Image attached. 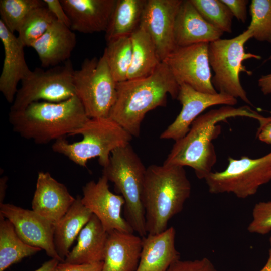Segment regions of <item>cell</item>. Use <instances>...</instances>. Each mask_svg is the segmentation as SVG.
Listing matches in <instances>:
<instances>
[{
	"mask_svg": "<svg viewBox=\"0 0 271 271\" xmlns=\"http://www.w3.org/2000/svg\"><path fill=\"white\" fill-rule=\"evenodd\" d=\"M236 117L253 118L260 124L266 118L248 106L236 108L223 105L201 114L193 121L188 132L175 141L163 165L189 166L194 169L198 179H204L212 172L217 161L212 141L221 132V127L217 124Z\"/></svg>",
	"mask_w": 271,
	"mask_h": 271,
	"instance_id": "6da1fadb",
	"label": "cell"
},
{
	"mask_svg": "<svg viewBox=\"0 0 271 271\" xmlns=\"http://www.w3.org/2000/svg\"><path fill=\"white\" fill-rule=\"evenodd\" d=\"M116 88V99L109 117L132 137H138L147 113L165 106L168 94L177 99L179 85L163 61L149 76L117 83Z\"/></svg>",
	"mask_w": 271,
	"mask_h": 271,
	"instance_id": "7a4b0ae2",
	"label": "cell"
},
{
	"mask_svg": "<svg viewBox=\"0 0 271 271\" xmlns=\"http://www.w3.org/2000/svg\"><path fill=\"white\" fill-rule=\"evenodd\" d=\"M10 123L21 137L46 144L72 134L89 119L76 95L59 102L37 101L10 111Z\"/></svg>",
	"mask_w": 271,
	"mask_h": 271,
	"instance_id": "3957f363",
	"label": "cell"
},
{
	"mask_svg": "<svg viewBox=\"0 0 271 271\" xmlns=\"http://www.w3.org/2000/svg\"><path fill=\"white\" fill-rule=\"evenodd\" d=\"M191 191L184 167L163 164L147 167L142 195L147 234L167 229L170 220L183 210Z\"/></svg>",
	"mask_w": 271,
	"mask_h": 271,
	"instance_id": "277c9868",
	"label": "cell"
},
{
	"mask_svg": "<svg viewBox=\"0 0 271 271\" xmlns=\"http://www.w3.org/2000/svg\"><path fill=\"white\" fill-rule=\"evenodd\" d=\"M147 168L130 144L113 150L102 175L112 182L125 201L124 218L141 237L147 235L142 202Z\"/></svg>",
	"mask_w": 271,
	"mask_h": 271,
	"instance_id": "5b68a950",
	"label": "cell"
},
{
	"mask_svg": "<svg viewBox=\"0 0 271 271\" xmlns=\"http://www.w3.org/2000/svg\"><path fill=\"white\" fill-rule=\"evenodd\" d=\"M81 135V141L69 143L59 139L52 146L54 152L63 155L76 164L87 167L88 161L98 158L104 168L109 163L112 152L130 144L132 137L109 117L89 118L72 136Z\"/></svg>",
	"mask_w": 271,
	"mask_h": 271,
	"instance_id": "8992f818",
	"label": "cell"
},
{
	"mask_svg": "<svg viewBox=\"0 0 271 271\" xmlns=\"http://www.w3.org/2000/svg\"><path fill=\"white\" fill-rule=\"evenodd\" d=\"M253 38L251 29L247 28L237 36L230 39L220 38L209 43L208 56L214 75L212 83L218 93L240 98L250 105L252 104L247 97L240 80V74L245 72L251 75L242 64L246 60H260V55L246 52L245 45Z\"/></svg>",
	"mask_w": 271,
	"mask_h": 271,
	"instance_id": "52a82bcc",
	"label": "cell"
},
{
	"mask_svg": "<svg viewBox=\"0 0 271 271\" xmlns=\"http://www.w3.org/2000/svg\"><path fill=\"white\" fill-rule=\"evenodd\" d=\"M75 95L89 118L109 117L117 96V82L104 52L99 58H86L74 71Z\"/></svg>",
	"mask_w": 271,
	"mask_h": 271,
	"instance_id": "ba28073f",
	"label": "cell"
},
{
	"mask_svg": "<svg viewBox=\"0 0 271 271\" xmlns=\"http://www.w3.org/2000/svg\"><path fill=\"white\" fill-rule=\"evenodd\" d=\"M228 161L224 171H212L204 179L210 193H232L245 199L271 181V152L259 158L229 157Z\"/></svg>",
	"mask_w": 271,
	"mask_h": 271,
	"instance_id": "9c48e42d",
	"label": "cell"
},
{
	"mask_svg": "<svg viewBox=\"0 0 271 271\" xmlns=\"http://www.w3.org/2000/svg\"><path fill=\"white\" fill-rule=\"evenodd\" d=\"M74 71L70 59L47 70L36 68L21 82L10 111L23 109L41 100L59 102L75 96Z\"/></svg>",
	"mask_w": 271,
	"mask_h": 271,
	"instance_id": "30bf717a",
	"label": "cell"
},
{
	"mask_svg": "<svg viewBox=\"0 0 271 271\" xmlns=\"http://www.w3.org/2000/svg\"><path fill=\"white\" fill-rule=\"evenodd\" d=\"M209 43L177 47L163 61L179 85L186 84L208 94L218 93L212 83Z\"/></svg>",
	"mask_w": 271,
	"mask_h": 271,
	"instance_id": "8fae6325",
	"label": "cell"
},
{
	"mask_svg": "<svg viewBox=\"0 0 271 271\" xmlns=\"http://www.w3.org/2000/svg\"><path fill=\"white\" fill-rule=\"evenodd\" d=\"M0 214L13 224L16 233L24 242L43 249L51 258L62 262L54 243V223L33 210L11 204H1Z\"/></svg>",
	"mask_w": 271,
	"mask_h": 271,
	"instance_id": "7c38bea8",
	"label": "cell"
},
{
	"mask_svg": "<svg viewBox=\"0 0 271 271\" xmlns=\"http://www.w3.org/2000/svg\"><path fill=\"white\" fill-rule=\"evenodd\" d=\"M108 181L102 175L97 182H87L82 188L81 201L98 218L106 232L115 230L133 233V229L121 215L124 199L110 191Z\"/></svg>",
	"mask_w": 271,
	"mask_h": 271,
	"instance_id": "4fadbf2b",
	"label": "cell"
},
{
	"mask_svg": "<svg viewBox=\"0 0 271 271\" xmlns=\"http://www.w3.org/2000/svg\"><path fill=\"white\" fill-rule=\"evenodd\" d=\"M177 99L182 105L181 110L161 134V139L177 141L188 132L193 121L207 108L218 105L233 106L237 103V99L230 96L203 93L186 84L179 85Z\"/></svg>",
	"mask_w": 271,
	"mask_h": 271,
	"instance_id": "5bb4252c",
	"label": "cell"
},
{
	"mask_svg": "<svg viewBox=\"0 0 271 271\" xmlns=\"http://www.w3.org/2000/svg\"><path fill=\"white\" fill-rule=\"evenodd\" d=\"M182 0H147L140 23L153 41L161 62L177 47L175 19Z\"/></svg>",
	"mask_w": 271,
	"mask_h": 271,
	"instance_id": "9a60e30c",
	"label": "cell"
},
{
	"mask_svg": "<svg viewBox=\"0 0 271 271\" xmlns=\"http://www.w3.org/2000/svg\"><path fill=\"white\" fill-rule=\"evenodd\" d=\"M0 39L4 49V59L0 76V91L9 103H13L18 83L31 71L26 61L24 48L18 37L0 20Z\"/></svg>",
	"mask_w": 271,
	"mask_h": 271,
	"instance_id": "2e32d148",
	"label": "cell"
},
{
	"mask_svg": "<svg viewBox=\"0 0 271 271\" xmlns=\"http://www.w3.org/2000/svg\"><path fill=\"white\" fill-rule=\"evenodd\" d=\"M70 28L84 34L105 32L117 0H60Z\"/></svg>",
	"mask_w": 271,
	"mask_h": 271,
	"instance_id": "e0dca14e",
	"label": "cell"
},
{
	"mask_svg": "<svg viewBox=\"0 0 271 271\" xmlns=\"http://www.w3.org/2000/svg\"><path fill=\"white\" fill-rule=\"evenodd\" d=\"M75 199L66 187L49 173H38L32 201V210L36 213L56 224L66 213Z\"/></svg>",
	"mask_w": 271,
	"mask_h": 271,
	"instance_id": "ac0fdd59",
	"label": "cell"
},
{
	"mask_svg": "<svg viewBox=\"0 0 271 271\" xmlns=\"http://www.w3.org/2000/svg\"><path fill=\"white\" fill-rule=\"evenodd\" d=\"M224 33L208 23L190 0H182L176 15L174 39L177 47L216 41Z\"/></svg>",
	"mask_w": 271,
	"mask_h": 271,
	"instance_id": "d6986e66",
	"label": "cell"
},
{
	"mask_svg": "<svg viewBox=\"0 0 271 271\" xmlns=\"http://www.w3.org/2000/svg\"><path fill=\"white\" fill-rule=\"evenodd\" d=\"M76 38L71 28L55 20L30 47L36 52L44 68L52 67L69 60Z\"/></svg>",
	"mask_w": 271,
	"mask_h": 271,
	"instance_id": "ffe728a7",
	"label": "cell"
},
{
	"mask_svg": "<svg viewBox=\"0 0 271 271\" xmlns=\"http://www.w3.org/2000/svg\"><path fill=\"white\" fill-rule=\"evenodd\" d=\"M142 248L140 236L115 230L107 232L103 271H136Z\"/></svg>",
	"mask_w": 271,
	"mask_h": 271,
	"instance_id": "44dd1931",
	"label": "cell"
},
{
	"mask_svg": "<svg viewBox=\"0 0 271 271\" xmlns=\"http://www.w3.org/2000/svg\"><path fill=\"white\" fill-rule=\"evenodd\" d=\"M175 229L171 226L158 234L142 238V248L136 271H167L180 259L175 247Z\"/></svg>",
	"mask_w": 271,
	"mask_h": 271,
	"instance_id": "7402d4cb",
	"label": "cell"
},
{
	"mask_svg": "<svg viewBox=\"0 0 271 271\" xmlns=\"http://www.w3.org/2000/svg\"><path fill=\"white\" fill-rule=\"evenodd\" d=\"M107 237V232L98 218L92 214L80 232L76 246L63 262L82 264L103 261Z\"/></svg>",
	"mask_w": 271,
	"mask_h": 271,
	"instance_id": "603a6c76",
	"label": "cell"
},
{
	"mask_svg": "<svg viewBox=\"0 0 271 271\" xmlns=\"http://www.w3.org/2000/svg\"><path fill=\"white\" fill-rule=\"evenodd\" d=\"M92 214L83 204L81 197L77 196L66 213L55 224L54 243L62 262L69 253L74 241Z\"/></svg>",
	"mask_w": 271,
	"mask_h": 271,
	"instance_id": "cb8c5ba5",
	"label": "cell"
},
{
	"mask_svg": "<svg viewBox=\"0 0 271 271\" xmlns=\"http://www.w3.org/2000/svg\"><path fill=\"white\" fill-rule=\"evenodd\" d=\"M132 57L127 80L140 79L151 75L161 62L150 36L142 26L130 36Z\"/></svg>",
	"mask_w": 271,
	"mask_h": 271,
	"instance_id": "d4e9b609",
	"label": "cell"
},
{
	"mask_svg": "<svg viewBox=\"0 0 271 271\" xmlns=\"http://www.w3.org/2000/svg\"><path fill=\"white\" fill-rule=\"evenodd\" d=\"M147 0H117L107 30L106 42L130 36L140 26Z\"/></svg>",
	"mask_w": 271,
	"mask_h": 271,
	"instance_id": "484cf974",
	"label": "cell"
},
{
	"mask_svg": "<svg viewBox=\"0 0 271 271\" xmlns=\"http://www.w3.org/2000/svg\"><path fill=\"white\" fill-rule=\"evenodd\" d=\"M42 249L24 242L16 232L13 224L0 214V271L32 256Z\"/></svg>",
	"mask_w": 271,
	"mask_h": 271,
	"instance_id": "4316f807",
	"label": "cell"
},
{
	"mask_svg": "<svg viewBox=\"0 0 271 271\" xmlns=\"http://www.w3.org/2000/svg\"><path fill=\"white\" fill-rule=\"evenodd\" d=\"M106 42L104 52L114 79L117 83L127 80L132 57L130 37H120Z\"/></svg>",
	"mask_w": 271,
	"mask_h": 271,
	"instance_id": "83f0119b",
	"label": "cell"
},
{
	"mask_svg": "<svg viewBox=\"0 0 271 271\" xmlns=\"http://www.w3.org/2000/svg\"><path fill=\"white\" fill-rule=\"evenodd\" d=\"M56 20L46 5L37 7L22 22L18 31V37L25 47H31Z\"/></svg>",
	"mask_w": 271,
	"mask_h": 271,
	"instance_id": "f1b7e54d",
	"label": "cell"
},
{
	"mask_svg": "<svg viewBox=\"0 0 271 271\" xmlns=\"http://www.w3.org/2000/svg\"><path fill=\"white\" fill-rule=\"evenodd\" d=\"M202 17L223 33H231L233 16L221 0H190Z\"/></svg>",
	"mask_w": 271,
	"mask_h": 271,
	"instance_id": "f546056e",
	"label": "cell"
},
{
	"mask_svg": "<svg viewBox=\"0 0 271 271\" xmlns=\"http://www.w3.org/2000/svg\"><path fill=\"white\" fill-rule=\"evenodd\" d=\"M45 5L43 0H1V19L12 33L18 31L25 18L34 9Z\"/></svg>",
	"mask_w": 271,
	"mask_h": 271,
	"instance_id": "4dcf8cb0",
	"label": "cell"
},
{
	"mask_svg": "<svg viewBox=\"0 0 271 271\" xmlns=\"http://www.w3.org/2000/svg\"><path fill=\"white\" fill-rule=\"evenodd\" d=\"M249 12L253 38L271 43V0H252Z\"/></svg>",
	"mask_w": 271,
	"mask_h": 271,
	"instance_id": "1f68e13d",
	"label": "cell"
},
{
	"mask_svg": "<svg viewBox=\"0 0 271 271\" xmlns=\"http://www.w3.org/2000/svg\"><path fill=\"white\" fill-rule=\"evenodd\" d=\"M247 230L249 233L261 235L271 231V201L259 202L255 205Z\"/></svg>",
	"mask_w": 271,
	"mask_h": 271,
	"instance_id": "d6a6232c",
	"label": "cell"
},
{
	"mask_svg": "<svg viewBox=\"0 0 271 271\" xmlns=\"http://www.w3.org/2000/svg\"><path fill=\"white\" fill-rule=\"evenodd\" d=\"M167 271H217L207 258L194 260H181L174 262Z\"/></svg>",
	"mask_w": 271,
	"mask_h": 271,
	"instance_id": "836d02e7",
	"label": "cell"
},
{
	"mask_svg": "<svg viewBox=\"0 0 271 271\" xmlns=\"http://www.w3.org/2000/svg\"><path fill=\"white\" fill-rule=\"evenodd\" d=\"M226 5L233 17L245 23L247 19V0H221Z\"/></svg>",
	"mask_w": 271,
	"mask_h": 271,
	"instance_id": "e575fe53",
	"label": "cell"
},
{
	"mask_svg": "<svg viewBox=\"0 0 271 271\" xmlns=\"http://www.w3.org/2000/svg\"><path fill=\"white\" fill-rule=\"evenodd\" d=\"M46 6L56 20L70 28L69 19L60 0H43Z\"/></svg>",
	"mask_w": 271,
	"mask_h": 271,
	"instance_id": "d590c367",
	"label": "cell"
},
{
	"mask_svg": "<svg viewBox=\"0 0 271 271\" xmlns=\"http://www.w3.org/2000/svg\"><path fill=\"white\" fill-rule=\"evenodd\" d=\"M103 261L82 264H72L60 262L57 271H103Z\"/></svg>",
	"mask_w": 271,
	"mask_h": 271,
	"instance_id": "8d00e7d4",
	"label": "cell"
},
{
	"mask_svg": "<svg viewBox=\"0 0 271 271\" xmlns=\"http://www.w3.org/2000/svg\"><path fill=\"white\" fill-rule=\"evenodd\" d=\"M258 139L264 143L271 144V120L259 126L257 132Z\"/></svg>",
	"mask_w": 271,
	"mask_h": 271,
	"instance_id": "74e56055",
	"label": "cell"
},
{
	"mask_svg": "<svg viewBox=\"0 0 271 271\" xmlns=\"http://www.w3.org/2000/svg\"><path fill=\"white\" fill-rule=\"evenodd\" d=\"M258 85L264 95L271 94V73L262 75L258 80Z\"/></svg>",
	"mask_w": 271,
	"mask_h": 271,
	"instance_id": "f35d334b",
	"label": "cell"
},
{
	"mask_svg": "<svg viewBox=\"0 0 271 271\" xmlns=\"http://www.w3.org/2000/svg\"><path fill=\"white\" fill-rule=\"evenodd\" d=\"M60 262L57 259L51 258L35 271H57V267Z\"/></svg>",
	"mask_w": 271,
	"mask_h": 271,
	"instance_id": "ab89813d",
	"label": "cell"
},
{
	"mask_svg": "<svg viewBox=\"0 0 271 271\" xmlns=\"http://www.w3.org/2000/svg\"><path fill=\"white\" fill-rule=\"evenodd\" d=\"M7 180L6 176L3 177L0 179V205L3 204L6 192Z\"/></svg>",
	"mask_w": 271,
	"mask_h": 271,
	"instance_id": "60d3db41",
	"label": "cell"
},
{
	"mask_svg": "<svg viewBox=\"0 0 271 271\" xmlns=\"http://www.w3.org/2000/svg\"><path fill=\"white\" fill-rule=\"evenodd\" d=\"M259 271H271V248L268 251V257L266 263Z\"/></svg>",
	"mask_w": 271,
	"mask_h": 271,
	"instance_id": "b9f144b4",
	"label": "cell"
},
{
	"mask_svg": "<svg viewBox=\"0 0 271 271\" xmlns=\"http://www.w3.org/2000/svg\"><path fill=\"white\" fill-rule=\"evenodd\" d=\"M271 60V55L269 56V57L265 60L266 61Z\"/></svg>",
	"mask_w": 271,
	"mask_h": 271,
	"instance_id": "7bdbcfd3",
	"label": "cell"
},
{
	"mask_svg": "<svg viewBox=\"0 0 271 271\" xmlns=\"http://www.w3.org/2000/svg\"><path fill=\"white\" fill-rule=\"evenodd\" d=\"M269 243L271 245V237L269 238Z\"/></svg>",
	"mask_w": 271,
	"mask_h": 271,
	"instance_id": "ee69618b",
	"label": "cell"
}]
</instances>
